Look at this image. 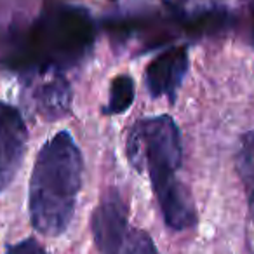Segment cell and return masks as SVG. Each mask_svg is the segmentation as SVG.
<instances>
[{
    "mask_svg": "<svg viewBox=\"0 0 254 254\" xmlns=\"http://www.w3.org/2000/svg\"><path fill=\"white\" fill-rule=\"evenodd\" d=\"M5 254H49V251L37 237H26L16 244H9Z\"/></svg>",
    "mask_w": 254,
    "mask_h": 254,
    "instance_id": "7c38bea8",
    "label": "cell"
},
{
    "mask_svg": "<svg viewBox=\"0 0 254 254\" xmlns=\"http://www.w3.org/2000/svg\"><path fill=\"white\" fill-rule=\"evenodd\" d=\"M96 40V30L91 16L84 9L60 5L44 12L33 25L26 40V63L35 64L40 71L78 64Z\"/></svg>",
    "mask_w": 254,
    "mask_h": 254,
    "instance_id": "7a4b0ae2",
    "label": "cell"
},
{
    "mask_svg": "<svg viewBox=\"0 0 254 254\" xmlns=\"http://www.w3.org/2000/svg\"><path fill=\"white\" fill-rule=\"evenodd\" d=\"M188 71V49L185 46L169 47L150 61L145 73L146 89L153 98L166 96L174 103Z\"/></svg>",
    "mask_w": 254,
    "mask_h": 254,
    "instance_id": "52a82bcc",
    "label": "cell"
},
{
    "mask_svg": "<svg viewBox=\"0 0 254 254\" xmlns=\"http://www.w3.org/2000/svg\"><path fill=\"white\" fill-rule=\"evenodd\" d=\"M126 150L132 167H146L150 176L176 174L183 162L180 129L169 115L138 120L127 134Z\"/></svg>",
    "mask_w": 254,
    "mask_h": 254,
    "instance_id": "3957f363",
    "label": "cell"
},
{
    "mask_svg": "<svg viewBox=\"0 0 254 254\" xmlns=\"http://www.w3.org/2000/svg\"><path fill=\"white\" fill-rule=\"evenodd\" d=\"M28 98L37 113L47 120L63 119L71 108V87L61 71H40L28 87Z\"/></svg>",
    "mask_w": 254,
    "mask_h": 254,
    "instance_id": "ba28073f",
    "label": "cell"
},
{
    "mask_svg": "<svg viewBox=\"0 0 254 254\" xmlns=\"http://www.w3.org/2000/svg\"><path fill=\"white\" fill-rule=\"evenodd\" d=\"M82 155L68 131L47 139L33 162L28 187L32 228L44 237H61L73 221L82 188Z\"/></svg>",
    "mask_w": 254,
    "mask_h": 254,
    "instance_id": "6da1fadb",
    "label": "cell"
},
{
    "mask_svg": "<svg viewBox=\"0 0 254 254\" xmlns=\"http://www.w3.org/2000/svg\"><path fill=\"white\" fill-rule=\"evenodd\" d=\"M129 230V207L117 188H108L91 214V233L98 253L122 254Z\"/></svg>",
    "mask_w": 254,
    "mask_h": 254,
    "instance_id": "277c9868",
    "label": "cell"
},
{
    "mask_svg": "<svg viewBox=\"0 0 254 254\" xmlns=\"http://www.w3.org/2000/svg\"><path fill=\"white\" fill-rule=\"evenodd\" d=\"M134 80L129 75H117L110 84L108 105L105 106V113L108 115H120L127 112L134 103Z\"/></svg>",
    "mask_w": 254,
    "mask_h": 254,
    "instance_id": "9c48e42d",
    "label": "cell"
},
{
    "mask_svg": "<svg viewBox=\"0 0 254 254\" xmlns=\"http://www.w3.org/2000/svg\"><path fill=\"white\" fill-rule=\"evenodd\" d=\"M235 167L246 187L247 195L254 191V131H249L240 138L235 155Z\"/></svg>",
    "mask_w": 254,
    "mask_h": 254,
    "instance_id": "30bf717a",
    "label": "cell"
},
{
    "mask_svg": "<svg viewBox=\"0 0 254 254\" xmlns=\"http://www.w3.org/2000/svg\"><path fill=\"white\" fill-rule=\"evenodd\" d=\"M28 129L18 108L0 101V193L14 181L25 160Z\"/></svg>",
    "mask_w": 254,
    "mask_h": 254,
    "instance_id": "5b68a950",
    "label": "cell"
},
{
    "mask_svg": "<svg viewBox=\"0 0 254 254\" xmlns=\"http://www.w3.org/2000/svg\"><path fill=\"white\" fill-rule=\"evenodd\" d=\"M160 214L167 228L185 232L197 225V209L190 190L178 180L176 174H159L150 178Z\"/></svg>",
    "mask_w": 254,
    "mask_h": 254,
    "instance_id": "8992f818",
    "label": "cell"
},
{
    "mask_svg": "<svg viewBox=\"0 0 254 254\" xmlns=\"http://www.w3.org/2000/svg\"><path fill=\"white\" fill-rule=\"evenodd\" d=\"M249 211H251V216H253V219H254V191L253 193H249Z\"/></svg>",
    "mask_w": 254,
    "mask_h": 254,
    "instance_id": "4fadbf2b",
    "label": "cell"
},
{
    "mask_svg": "<svg viewBox=\"0 0 254 254\" xmlns=\"http://www.w3.org/2000/svg\"><path fill=\"white\" fill-rule=\"evenodd\" d=\"M122 254H160L153 237L143 228H131L127 233Z\"/></svg>",
    "mask_w": 254,
    "mask_h": 254,
    "instance_id": "8fae6325",
    "label": "cell"
}]
</instances>
